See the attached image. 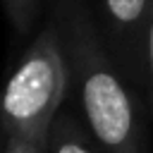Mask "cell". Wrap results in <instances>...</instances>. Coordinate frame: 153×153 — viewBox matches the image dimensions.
Instances as JSON below:
<instances>
[{"instance_id": "5", "label": "cell", "mask_w": 153, "mask_h": 153, "mask_svg": "<svg viewBox=\"0 0 153 153\" xmlns=\"http://www.w3.org/2000/svg\"><path fill=\"white\" fill-rule=\"evenodd\" d=\"M2 7L7 12V19H10L12 29L19 36H26L36 24L41 0H2Z\"/></svg>"}, {"instance_id": "3", "label": "cell", "mask_w": 153, "mask_h": 153, "mask_svg": "<svg viewBox=\"0 0 153 153\" xmlns=\"http://www.w3.org/2000/svg\"><path fill=\"white\" fill-rule=\"evenodd\" d=\"M153 0H103V22L127 79L143 86V36Z\"/></svg>"}, {"instance_id": "2", "label": "cell", "mask_w": 153, "mask_h": 153, "mask_svg": "<svg viewBox=\"0 0 153 153\" xmlns=\"http://www.w3.org/2000/svg\"><path fill=\"white\" fill-rule=\"evenodd\" d=\"M67 88V53L60 26L53 19L24 50L0 91V134L45 141Z\"/></svg>"}, {"instance_id": "4", "label": "cell", "mask_w": 153, "mask_h": 153, "mask_svg": "<svg viewBox=\"0 0 153 153\" xmlns=\"http://www.w3.org/2000/svg\"><path fill=\"white\" fill-rule=\"evenodd\" d=\"M45 153H105V151L93 139L84 120H79L72 110L60 108V112L48 127Z\"/></svg>"}, {"instance_id": "6", "label": "cell", "mask_w": 153, "mask_h": 153, "mask_svg": "<svg viewBox=\"0 0 153 153\" xmlns=\"http://www.w3.org/2000/svg\"><path fill=\"white\" fill-rule=\"evenodd\" d=\"M143 88H146L148 108L153 112V2H151L146 36H143Z\"/></svg>"}, {"instance_id": "1", "label": "cell", "mask_w": 153, "mask_h": 153, "mask_svg": "<svg viewBox=\"0 0 153 153\" xmlns=\"http://www.w3.org/2000/svg\"><path fill=\"white\" fill-rule=\"evenodd\" d=\"M53 19L67 53L69 88L93 139L105 153H148L139 100L105 48L84 0H53Z\"/></svg>"}, {"instance_id": "7", "label": "cell", "mask_w": 153, "mask_h": 153, "mask_svg": "<svg viewBox=\"0 0 153 153\" xmlns=\"http://www.w3.org/2000/svg\"><path fill=\"white\" fill-rule=\"evenodd\" d=\"M0 153H45V141L0 134Z\"/></svg>"}]
</instances>
